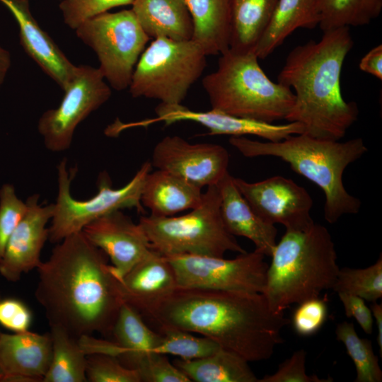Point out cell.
I'll return each mask as SVG.
<instances>
[{
    "instance_id": "cell-11",
    "label": "cell",
    "mask_w": 382,
    "mask_h": 382,
    "mask_svg": "<svg viewBox=\"0 0 382 382\" xmlns=\"http://www.w3.org/2000/svg\"><path fill=\"white\" fill-rule=\"evenodd\" d=\"M104 79L99 68L76 66L59 106L46 110L38 120L37 130L47 149L59 153L70 148L78 125L111 96Z\"/></svg>"
},
{
    "instance_id": "cell-37",
    "label": "cell",
    "mask_w": 382,
    "mask_h": 382,
    "mask_svg": "<svg viewBox=\"0 0 382 382\" xmlns=\"http://www.w3.org/2000/svg\"><path fill=\"white\" fill-rule=\"evenodd\" d=\"M134 0H62L59 4L64 22L75 30L85 21L122 6L132 5Z\"/></svg>"
},
{
    "instance_id": "cell-19",
    "label": "cell",
    "mask_w": 382,
    "mask_h": 382,
    "mask_svg": "<svg viewBox=\"0 0 382 382\" xmlns=\"http://www.w3.org/2000/svg\"><path fill=\"white\" fill-rule=\"evenodd\" d=\"M52 358L50 332L29 330L0 334V369L3 381H42Z\"/></svg>"
},
{
    "instance_id": "cell-12",
    "label": "cell",
    "mask_w": 382,
    "mask_h": 382,
    "mask_svg": "<svg viewBox=\"0 0 382 382\" xmlns=\"http://www.w3.org/2000/svg\"><path fill=\"white\" fill-rule=\"evenodd\" d=\"M265 257L254 250L233 259L187 254L166 257L173 268L178 286L262 293L268 267Z\"/></svg>"
},
{
    "instance_id": "cell-43",
    "label": "cell",
    "mask_w": 382,
    "mask_h": 382,
    "mask_svg": "<svg viewBox=\"0 0 382 382\" xmlns=\"http://www.w3.org/2000/svg\"><path fill=\"white\" fill-rule=\"evenodd\" d=\"M370 309L377 327L376 342L379 347L380 357H382V304L372 302Z\"/></svg>"
},
{
    "instance_id": "cell-3",
    "label": "cell",
    "mask_w": 382,
    "mask_h": 382,
    "mask_svg": "<svg viewBox=\"0 0 382 382\" xmlns=\"http://www.w3.org/2000/svg\"><path fill=\"white\" fill-rule=\"evenodd\" d=\"M354 41L349 28L323 32L318 42L295 47L287 55L277 82L294 91V102L285 120L301 123L312 137L338 141L357 121L356 103L342 95L344 62Z\"/></svg>"
},
{
    "instance_id": "cell-40",
    "label": "cell",
    "mask_w": 382,
    "mask_h": 382,
    "mask_svg": "<svg viewBox=\"0 0 382 382\" xmlns=\"http://www.w3.org/2000/svg\"><path fill=\"white\" fill-rule=\"evenodd\" d=\"M32 312L22 301L15 298L0 299V325L13 331L28 330L32 323Z\"/></svg>"
},
{
    "instance_id": "cell-6",
    "label": "cell",
    "mask_w": 382,
    "mask_h": 382,
    "mask_svg": "<svg viewBox=\"0 0 382 382\" xmlns=\"http://www.w3.org/2000/svg\"><path fill=\"white\" fill-rule=\"evenodd\" d=\"M258 59L254 51L228 48L220 54L217 69L202 79L212 110L268 123L286 119L294 93L271 81Z\"/></svg>"
},
{
    "instance_id": "cell-2",
    "label": "cell",
    "mask_w": 382,
    "mask_h": 382,
    "mask_svg": "<svg viewBox=\"0 0 382 382\" xmlns=\"http://www.w3.org/2000/svg\"><path fill=\"white\" fill-rule=\"evenodd\" d=\"M37 270L35 296L50 326L76 338L111 335L124 303L120 280L106 255L82 231L57 243Z\"/></svg>"
},
{
    "instance_id": "cell-34",
    "label": "cell",
    "mask_w": 382,
    "mask_h": 382,
    "mask_svg": "<svg viewBox=\"0 0 382 382\" xmlns=\"http://www.w3.org/2000/svg\"><path fill=\"white\" fill-rule=\"evenodd\" d=\"M141 382H190V378L166 354L149 352L140 355L132 364Z\"/></svg>"
},
{
    "instance_id": "cell-33",
    "label": "cell",
    "mask_w": 382,
    "mask_h": 382,
    "mask_svg": "<svg viewBox=\"0 0 382 382\" xmlns=\"http://www.w3.org/2000/svg\"><path fill=\"white\" fill-rule=\"evenodd\" d=\"M161 341L155 352L170 354L183 360H194L207 357L221 347L206 337H197L194 333L175 328L162 329Z\"/></svg>"
},
{
    "instance_id": "cell-10",
    "label": "cell",
    "mask_w": 382,
    "mask_h": 382,
    "mask_svg": "<svg viewBox=\"0 0 382 382\" xmlns=\"http://www.w3.org/2000/svg\"><path fill=\"white\" fill-rule=\"evenodd\" d=\"M77 37L96 54L104 78L110 86L129 88L136 64L151 39L132 9L105 12L83 22Z\"/></svg>"
},
{
    "instance_id": "cell-5",
    "label": "cell",
    "mask_w": 382,
    "mask_h": 382,
    "mask_svg": "<svg viewBox=\"0 0 382 382\" xmlns=\"http://www.w3.org/2000/svg\"><path fill=\"white\" fill-rule=\"evenodd\" d=\"M271 257L262 294L277 313L332 289L340 270L330 233L315 222L303 231H286Z\"/></svg>"
},
{
    "instance_id": "cell-46",
    "label": "cell",
    "mask_w": 382,
    "mask_h": 382,
    "mask_svg": "<svg viewBox=\"0 0 382 382\" xmlns=\"http://www.w3.org/2000/svg\"><path fill=\"white\" fill-rule=\"evenodd\" d=\"M0 334H1V332H0Z\"/></svg>"
},
{
    "instance_id": "cell-16",
    "label": "cell",
    "mask_w": 382,
    "mask_h": 382,
    "mask_svg": "<svg viewBox=\"0 0 382 382\" xmlns=\"http://www.w3.org/2000/svg\"><path fill=\"white\" fill-rule=\"evenodd\" d=\"M82 232L110 260L120 281L151 250L141 226L134 223L122 210L97 219L86 225Z\"/></svg>"
},
{
    "instance_id": "cell-45",
    "label": "cell",
    "mask_w": 382,
    "mask_h": 382,
    "mask_svg": "<svg viewBox=\"0 0 382 382\" xmlns=\"http://www.w3.org/2000/svg\"><path fill=\"white\" fill-rule=\"evenodd\" d=\"M4 375L2 372L1 369H0V382H2L4 381Z\"/></svg>"
},
{
    "instance_id": "cell-24",
    "label": "cell",
    "mask_w": 382,
    "mask_h": 382,
    "mask_svg": "<svg viewBox=\"0 0 382 382\" xmlns=\"http://www.w3.org/2000/svg\"><path fill=\"white\" fill-rule=\"evenodd\" d=\"M124 302L163 296L178 286L175 272L166 257L151 250L120 281Z\"/></svg>"
},
{
    "instance_id": "cell-44",
    "label": "cell",
    "mask_w": 382,
    "mask_h": 382,
    "mask_svg": "<svg viewBox=\"0 0 382 382\" xmlns=\"http://www.w3.org/2000/svg\"><path fill=\"white\" fill-rule=\"evenodd\" d=\"M11 64V54L0 45V86L4 83Z\"/></svg>"
},
{
    "instance_id": "cell-41",
    "label": "cell",
    "mask_w": 382,
    "mask_h": 382,
    "mask_svg": "<svg viewBox=\"0 0 382 382\" xmlns=\"http://www.w3.org/2000/svg\"><path fill=\"white\" fill-rule=\"evenodd\" d=\"M345 313L347 318H353L359 325L364 332L371 335L373 332L374 318L371 311L365 301L357 296L338 293Z\"/></svg>"
},
{
    "instance_id": "cell-29",
    "label": "cell",
    "mask_w": 382,
    "mask_h": 382,
    "mask_svg": "<svg viewBox=\"0 0 382 382\" xmlns=\"http://www.w3.org/2000/svg\"><path fill=\"white\" fill-rule=\"evenodd\" d=\"M52 358L42 382H87V354L79 338L57 326H50Z\"/></svg>"
},
{
    "instance_id": "cell-8",
    "label": "cell",
    "mask_w": 382,
    "mask_h": 382,
    "mask_svg": "<svg viewBox=\"0 0 382 382\" xmlns=\"http://www.w3.org/2000/svg\"><path fill=\"white\" fill-rule=\"evenodd\" d=\"M207 55L192 40L159 37L145 48L134 68L129 92L163 104L180 105L206 67Z\"/></svg>"
},
{
    "instance_id": "cell-17",
    "label": "cell",
    "mask_w": 382,
    "mask_h": 382,
    "mask_svg": "<svg viewBox=\"0 0 382 382\" xmlns=\"http://www.w3.org/2000/svg\"><path fill=\"white\" fill-rule=\"evenodd\" d=\"M156 118L141 122V125L146 126L154 122L162 121L169 125L180 121H192L209 129L211 135H255L272 142L304 132L303 125L296 122H288L285 124L268 123L231 115L212 109L206 112L193 111L181 104L161 103L156 108Z\"/></svg>"
},
{
    "instance_id": "cell-22",
    "label": "cell",
    "mask_w": 382,
    "mask_h": 382,
    "mask_svg": "<svg viewBox=\"0 0 382 382\" xmlns=\"http://www.w3.org/2000/svg\"><path fill=\"white\" fill-rule=\"evenodd\" d=\"M132 10L150 38L192 40L193 25L185 0H134Z\"/></svg>"
},
{
    "instance_id": "cell-35",
    "label": "cell",
    "mask_w": 382,
    "mask_h": 382,
    "mask_svg": "<svg viewBox=\"0 0 382 382\" xmlns=\"http://www.w3.org/2000/svg\"><path fill=\"white\" fill-rule=\"evenodd\" d=\"M86 378L89 382H141L135 369L124 366L115 356L103 353L87 355Z\"/></svg>"
},
{
    "instance_id": "cell-7",
    "label": "cell",
    "mask_w": 382,
    "mask_h": 382,
    "mask_svg": "<svg viewBox=\"0 0 382 382\" xmlns=\"http://www.w3.org/2000/svg\"><path fill=\"white\" fill-rule=\"evenodd\" d=\"M139 224L151 248L163 256L196 255L224 257L246 251L226 228L217 185L208 186L197 207L182 216H141Z\"/></svg>"
},
{
    "instance_id": "cell-14",
    "label": "cell",
    "mask_w": 382,
    "mask_h": 382,
    "mask_svg": "<svg viewBox=\"0 0 382 382\" xmlns=\"http://www.w3.org/2000/svg\"><path fill=\"white\" fill-rule=\"evenodd\" d=\"M228 153L221 145L166 136L155 146L151 164L202 188L217 185L228 173Z\"/></svg>"
},
{
    "instance_id": "cell-1",
    "label": "cell",
    "mask_w": 382,
    "mask_h": 382,
    "mask_svg": "<svg viewBox=\"0 0 382 382\" xmlns=\"http://www.w3.org/2000/svg\"><path fill=\"white\" fill-rule=\"evenodd\" d=\"M125 303L156 331L199 334L249 362L270 359L290 322L270 308L262 293L177 286L163 296Z\"/></svg>"
},
{
    "instance_id": "cell-31",
    "label": "cell",
    "mask_w": 382,
    "mask_h": 382,
    "mask_svg": "<svg viewBox=\"0 0 382 382\" xmlns=\"http://www.w3.org/2000/svg\"><path fill=\"white\" fill-rule=\"evenodd\" d=\"M337 340L345 346L356 370L355 382H381L382 371L371 340L360 337L352 323L344 321L335 329Z\"/></svg>"
},
{
    "instance_id": "cell-36",
    "label": "cell",
    "mask_w": 382,
    "mask_h": 382,
    "mask_svg": "<svg viewBox=\"0 0 382 382\" xmlns=\"http://www.w3.org/2000/svg\"><path fill=\"white\" fill-rule=\"evenodd\" d=\"M26 209V202L18 196L14 185L3 184L0 187V260Z\"/></svg>"
},
{
    "instance_id": "cell-13",
    "label": "cell",
    "mask_w": 382,
    "mask_h": 382,
    "mask_svg": "<svg viewBox=\"0 0 382 382\" xmlns=\"http://www.w3.org/2000/svg\"><path fill=\"white\" fill-rule=\"evenodd\" d=\"M233 183L253 209L265 221L280 224L286 231H303L314 223L311 216L313 199L307 190L291 179L276 175L248 183L233 178Z\"/></svg>"
},
{
    "instance_id": "cell-32",
    "label": "cell",
    "mask_w": 382,
    "mask_h": 382,
    "mask_svg": "<svg viewBox=\"0 0 382 382\" xmlns=\"http://www.w3.org/2000/svg\"><path fill=\"white\" fill-rule=\"evenodd\" d=\"M338 293L352 294L364 301L375 302L382 297V255L363 269L344 267L339 270L332 289Z\"/></svg>"
},
{
    "instance_id": "cell-30",
    "label": "cell",
    "mask_w": 382,
    "mask_h": 382,
    "mask_svg": "<svg viewBox=\"0 0 382 382\" xmlns=\"http://www.w3.org/2000/svg\"><path fill=\"white\" fill-rule=\"evenodd\" d=\"M319 27L325 32L339 28L369 25L378 17L382 0H316Z\"/></svg>"
},
{
    "instance_id": "cell-15",
    "label": "cell",
    "mask_w": 382,
    "mask_h": 382,
    "mask_svg": "<svg viewBox=\"0 0 382 382\" xmlns=\"http://www.w3.org/2000/svg\"><path fill=\"white\" fill-rule=\"evenodd\" d=\"M37 194L26 199L27 209L11 236L0 260V274L7 281L18 282L23 274L37 269L47 240L54 203L42 204Z\"/></svg>"
},
{
    "instance_id": "cell-20",
    "label": "cell",
    "mask_w": 382,
    "mask_h": 382,
    "mask_svg": "<svg viewBox=\"0 0 382 382\" xmlns=\"http://www.w3.org/2000/svg\"><path fill=\"white\" fill-rule=\"evenodd\" d=\"M221 195V214L226 230L233 236L250 240L255 250L271 256L276 245L277 230L263 220L250 207L228 173L217 184Z\"/></svg>"
},
{
    "instance_id": "cell-9",
    "label": "cell",
    "mask_w": 382,
    "mask_h": 382,
    "mask_svg": "<svg viewBox=\"0 0 382 382\" xmlns=\"http://www.w3.org/2000/svg\"><path fill=\"white\" fill-rule=\"evenodd\" d=\"M151 166L150 162H144L126 185L117 189L112 187L107 173H100L97 193L88 199L79 200L71 192L75 169L71 173L66 159H62L57 168V195L49 226L50 241L57 243L68 236L82 231L97 219L117 210L134 208L144 212L141 192Z\"/></svg>"
},
{
    "instance_id": "cell-39",
    "label": "cell",
    "mask_w": 382,
    "mask_h": 382,
    "mask_svg": "<svg viewBox=\"0 0 382 382\" xmlns=\"http://www.w3.org/2000/svg\"><path fill=\"white\" fill-rule=\"evenodd\" d=\"M306 352L301 349L282 362L273 374L265 375L257 382H332L333 378H322L308 375L306 369Z\"/></svg>"
},
{
    "instance_id": "cell-42",
    "label": "cell",
    "mask_w": 382,
    "mask_h": 382,
    "mask_svg": "<svg viewBox=\"0 0 382 382\" xmlns=\"http://www.w3.org/2000/svg\"><path fill=\"white\" fill-rule=\"evenodd\" d=\"M361 71L369 74L378 79H382V45L370 50L360 60Z\"/></svg>"
},
{
    "instance_id": "cell-25",
    "label": "cell",
    "mask_w": 382,
    "mask_h": 382,
    "mask_svg": "<svg viewBox=\"0 0 382 382\" xmlns=\"http://www.w3.org/2000/svg\"><path fill=\"white\" fill-rule=\"evenodd\" d=\"M319 23L316 0H278L272 18L253 51L259 59H264L296 29H313Z\"/></svg>"
},
{
    "instance_id": "cell-4",
    "label": "cell",
    "mask_w": 382,
    "mask_h": 382,
    "mask_svg": "<svg viewBox=\"0 0 382 382\" xmlns=\"http://www.w3.org/2000/svg\"><path fill=\"white\" fill-rule=\"evenodd\" d=\"M229 143L245 157L279 158L295 173L318 185L325 196L324 217L327 222L334 224L343 215L359 212L361 201L346 190L342 175L349 164L367 152L361 138L340 141L300 134L277 142L231 137Z\"/></svg>"
},
{
    "instance_id": "cell-21",
    "label": "cell",
    "mask_w": 382,
    "mask_h": 382,
    "mask_svg": "<svg viewBox=\"0 0 382 382\" xmlns=\"http://www.w3.org/2000/svg\"><path fill=\"white\" fill-rule=\"evenodd\" d=\"M202 187L163 170L149 172L142 188L143 207L156 216H171L197 207L202 199Z\"/></svg>"
},
{
    "instance_id": "cell-27",
    "label": "cell",
    "mask_w": 382,
    "mask_h": 382,
    "mask_svg": "<svg viewBox=\"0 0 382 382\" xmlns=\"http://www.w3.org/2000/svg\"><path fill=\"white\" fill-rule=\"evenodd\" d=\"M278 0H230L229 48L253 51L267 28Z\"/></svg>"
},
{
    "instance_id": "cell-26",
    "label": "cell",
    "mask_w": 382,
    "mask_h": 382,
    "mask_svg": "<svg viewBox=\"0 0 382 382\" xmlns=\"http://www.w3.org/2000/svg\"><path fill=\"white\" fill-rule=\"evenodd\" d=\"M248 363L238 354L222 347L201 359H178L173 361L191 381L257 382L258 378Z\"/></svg>"
},
{
    "instance_id": "cell-38",
    "label": "cell",
    "mask_w": 382,
    "mask_h": 382,
    "mask_svg": "<svg viewBox=\"0 0 382 382\" xmlns=\"http://www.w3.org/2000/svg\"><path fill=\"white\" fill-rule=\"evenodd\" d=\"M297 304L291 317L294 330L303 337L316 334L323 327L328 317L326 299L318 296Z\"/></svg>"
},
{
    "instance_id": "cell-23",
    "label": "cell",
    "mask_w": 382,
    "mask_h": 382,
    "mask_svg": "<svg viewBox=\"0 0 382 382\" xmlns=\"http://www.w3.org/2000/svg\"><path fill=\"white\" fill-rule=\"evenodd\" d=\"M190 13L192 40L207 55L221 54L229 48L230 0H185Z\"/></svg>"
},
{
    "instance_id": "cell-18",
    "label": "cell",
    "mask_w": 382,
    "mask_h": 382,
    "mask_svg": "<svg viewBox=\"0 0 382 382\" xmlns=\"http://www.w3.org/2000/svg\"><path fill=\"white\" fill-rule=\"evenodd\" d=\"M12 13L19 28V40L26 54L64 91L76 66L44 31L30 10L29 0H0Z\"/></svg>"
},
{
    "instance_id": "cell-28",
    "label": "cell",
    "mask_w": 382,
    "mask_h": 382,
    "mask_svg": "<svg viewBox=\"0 0 382 382\" xmlns=\"http://www.w3.org/2000/svg\"><path fill=\"white\" fill-rule=\"evenodd\" d=\"M111 335L122 349L117 358L129 369L140 355L154 352L161 341V333L153 330L141 316L125 302L119 310Z\"/></svg>"
}]
</instances>
